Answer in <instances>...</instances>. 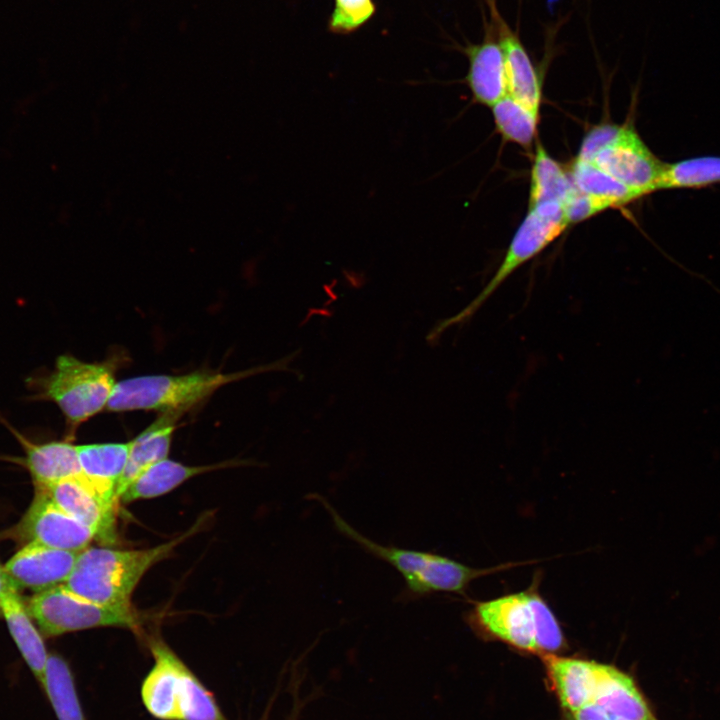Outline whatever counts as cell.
I'll list each match as a JSON object with an SVG mask.
<instances>
[{
  "mask_svg": "<svg viewBox=\"0 0 720 720\" xmlns=\"http://www.w3.org/2000/svg\"><path fill=\"white\" fill-rule=\"evenodd\" d=\"M612 207L614 206L608 200L583 193L576 189L575 186L563 203L564 214L568 225L586 220Z\"/></svg>",
  "mask_w": 720,
  "mask_h": 720,
  "instance_id": "obj_28",
  "label": "cell"
},
{
  "mask_svg": "<svg viewBox=\"0 0 720 720\" xmlns=\"http://www.w3.org/2000/svg\"><path fill=\"white\" fill-rule=\"evenodd\" d=\"M573 188L569 174L538 143L531 169L528 207L549 201L563 204Z\"/></svg>",
  "mask_w": 720,
  "mask_h": 720,
  "instance_id": "obj_22",
  "label": "cell"
},
{
  "mask_svg": "<svg viewBox=\"0 0 720 720\" xmlns=\"http://www.w3.org/2000/svg\"><path fill=\"white\" fill-rule=\"evenodd\" d=\"M42 688L58 720H86L79 702L73 675L67 662L57 654L48 656Z\"/></svg>",
  "mask_w": 720,
  "mask_h": 720,
  "instance_id": "obj_23",
  "label": "cell"
},
{
  "mask_svg": "<svg viewBox=\"0 0 720 720\" xmlns=\"http://www.w3.org/2000/svg\"><path fill=\"white\" fill-rule=\"evenodd\" d=\"M229 465L231 464L188 466L165 458L150 466L131 482L120 495L119 501L130 503L155 498L172 491L191 477Z\"/></svg>",
  "mask_w": 720,
  "mask_h": 720,
  "instance_id": "obj_21",
  "label": "cell"
},
{
  "mask_svg": "<svg viewBox=\"0 0 720 720\" xmlns=\"http://www.w3.org/2000/svg\"><path fill=\"white\" fill-rule=\"evenodd\" d=\"M117 360L86 362L62 354L53 370L41 379L39 397L60 409L74 433L77 427L106 409L116 384Z\"/></svg>",
  "mask_w": 720,
  "mask_h": 720,
  "instance_id": "obj_6",
  "label": "cell"
},
{
  "mask_svg": "<svg viewBox=\"0 0 720 720\" xmlns=\"http://www.w3.org/2000/svg\"><path fill=\"white\" fill-rule=\"evenodd\" d=\"M14 587L8 579L5 570L0 566V612H1V601L4 593L10 588ZM15 588V587H14Z\"/></svg>",
  "mask_w": 720,
  "mask_h": 720,
  "instance_id": "obj_31",
  "label": "cell"
},
{
  "mask_svg": "<svg viewBox=\"0 0 720 720\" xmlns=\"http://www.w3.org/2000/svg\"><path fill=\"white\" fill-rule=\"evenodd\" d=\"M483 21L484 33L479 43L466 41L465 45H456L455 48L468 60L464 82L473 100L491 107L507 95V81L504 55L495 29L484 13Z\"/></svg>",
  "mask_w": 720,
  "mask_h": 720,
  "instance_id": "obj_13",
  "label": "cell"
},
{
  "mask_svg": "<svg viewBox=\"0 0 720 720\" xmlns=\"http://www.w3.org/2000/svg\"><path fill=\"white\" fill-rule=\"evenodd\" d=\"M1 613L23 659L42 685L49 655L16 588L4 593Z\"/></svg>",
  "mask_w": 720,
  "mask_h": 720,
  "instance_id": "obj_20",
  "label": "cell"
},
{
  "mask_svg": "<svg viewBox=\"0 0 720 720\" xmlns=\"http://www.w3.org/2000/svg\"><path fill=\"white\" fill-rule=\"evenodd\" d=\"M567 226L562 203L549 201L529 208L502 262L485 287L463 310L440 321L428 334L427 340L433 343L448 327L468 321L509 276L543 251Z\"/></svg>",
  "mask_w": 720,
  "mask_h": 720,
  "instance_id": "obj_7",
  "label": "cell"
},
{
  "mask_svg": "<svg viewBox=\"0 0 720 720\" xmlns=\"http://www.w3.org/2000/svg\"><path fill=\"white\" fill-rule=\"evenodd\" d=\"M35 488L43 490L59 508L88 527L98 542L110 545L116 541L118 504L106 500L82 473Z\"/></svg>",
  "mask_w": 720,
  "mask_h": 720,
  "instance_id": "obj_11",
  "label": "cell"
},
{
  "mask_svg": "<svg viewBox=\"0 0 720 720\" xmlns=\"http://www.w3.org/2000/svg\"><path fill=\"white\" fill-rule=\"evenodd\" d=\"M25 450L24 464L35 487H45L81 473L77 445L69 440L33 443L7 425Z\"/></svg>",
  "mask_w": 720,
  "mask_h": 720,
  "instance_id": "obj_17",
  "label": "cell"
},
{
  "mask_svg": "<svg viewBox=\"0 0 720 720\" xmlns=\"http://www.w3.org/2000/svg\"><path fill=\"white\" fill-rule=\"evenodd\" d=\"M537 584L522 591L473 602L464 614L465 622L478 636L502 642L518 651L540 657L557 654L565 647L566 640Z\"/></svg>",
  "mask_w": 720,
  "mask_h": 720,
  "instance_id": "obj_1",
  "label": "cell"
},
{
  "mask_svg": "<svg viewBox=\"0 0 720 720\" xmlns=\"http://www.w3.org/2000/svg\"><path fill=\"white\" fill-rule=\"evenodd\" d=\"M294 352L271 364L222 373L197 370L181 375H142L116 382L106 410L110 412L157 411L182 415L229 383L271 370H287Z\"/></svg>",
  "mask_w": 720,
  "mask_h": 720,
  "instance_id": "obj_3",
  "label": "cell"
},
{
  "mask_svg": "<svg viewBox=\"0 0 720 720\" xmlns=\"http://www.w3.org/2000/svg\"><path fill=\"white\" fill-rule=\"evenodd\" d=\"M720 182V157L702 156L665 163L656 191L703 188Z\"/></svg>",
  "mask_w": 720,
  "mask_h": 720,
  "instance_id": "obj_25",
  "label": "cell"
},
{
  "mask_svg": "<svg viewBox=\"0 0 720 720\" xmlns=\"http://www.w3.org/2000/svg\"><path fill=\"white\" fill-rule=\"evenodd\" d=\"M310 498L324 507L341 535L387 562L402 575L405 587L398 596L399 601L419 600L438 592L464 593L474 580L513 565L475 568L429 551L381 545L351 526L322 495L313 493Z\"/></svg>",
  "mask_w": 720,
  "mask_h": 720,
  "instance_id": "obj_2",
  "label": "cell"
},
{
  "mask_svg": "<svg viewBox=\"0 0 720 720\" xmlns=\"http://www.w3.org/2000/svg\"><path fill=\"white\" fill-rule=\"evenodd\" d=\"M375 13L374 0H334L328 30L337 35L351 34L369 22Z\"/></svg>",
  "mask_w": 720,
  "mask_h": 720,
  "instance_id": "obj_27",
  "label": "cell"
},
{
  "mask_svg": "<svg viewBox=\"0 0 720 720\" xmlns=\"http://www.w3.org/2000/svg\"><path fill=\"white\" fill-rule=\"evenodd\" d=\"M193 527L171 541L140 550L87 547L78 553L75 565L63 584L71 592L102 605H129L130 597L146 571L165 559Z\"/></svg>",
  "mask_w": 720,
  "mask_h": 720,
  "instance_id": "obj_4",
  "label": "cell"
},
{
  "mask_svg": "<svg viewBox=\"0 0 720 720\" xmlns=\"http://www.w3.org/2000/svg\"><path fill=\"white\" fill-rule=\"evenodd\" d=\"M618 126L606 123L592 128L583 139L576 159L591 162L596 153L609 142Z\"/></svg>",
  "mask_w": 720,
  "mask_h": 720,
  "instance_id": "obj_29",
  "label": "cell"
},
{
  "mask_svg": "<svg viewBox=\"0 0 720 720\" xmlns=\"http://www.w3.org/2000/svg\"><path fill=\"white\" fill-rule=\"evenodd\" d=\"M78 553L27 543L3 566L17 589L42 592L65 583Z\"/></svg>",
  "mask_w": 720,
  "mask_h": 720,
  "instance_id": "obj_14",
  "label": "cell"
},
{
  "mask_svg": "<svg viewBox=\"0 0 720 720\" xmlns=\"http://www.w3.org/2000/svg\"><path fill=\"white\" fill-rule=\"evenodd\" d=\"M592 704L609 720H658L634 678L611 664L600 663Z\"/></svg>",
  "mask_w": 720,
  "mask_h": 720,
  "instance_id": "obj_16",
  "label": "cell"
},
{
  "mask_svg": "<svg viewBox=\"0 0 720 720\" xmlns=\"http://www.w3.org/2000/svg\"><path fill=\"white\" fill-rule=\"evenodd\" d=\"M498 133L509 142L529 148L537 133L538 114L508 94L491 106Z\"/></svg>",
  "mask_w": 720,
  "mask_h": 720,
  "instance_id": "obj_26",
  "label": "cell"
},
{
  "mask_svg": "<svg viewBox=\"0 0 720 720\" xmlns=\"http://www.w3.org/2000/svg\"><path fill=\"white\" fill-rule=\"evenodd\" d=\"M131 441L77 445L82 475L109 502L119 504L117 487L129 457Z\"/></svg>",
  "mask_w": 720,
  "mask_h": 720,
  "instance_id": "obj_18",
  "label": "cell"
},
{
  "mask_svg": "<svg viewBox=\"0 0 720 720\" xmlns=\"http://www.w3.org/2000/svg\"><path fill=\"white\" fill-rule=\"evenodd\" d=\"M573 720H609L594 704L587 705L571 714Z\"/></svg>",
  "mask_w": 720,
  "mask_h": 720,
  "instance_id": "obj_30",
  "label": "cell"
},
{
  "mask_svg": "<svg viewBox=\"0 0 720 720\" xmlns=\"http://www.w3.org/2000/svg\"><path fill=\"white\" fill-rule=\"evenodd\" d=\"M569 176L576 189L608 200L614 207L644 196L641 191L621 183L591 162L575 159Z\"/></svg>",
  "mask_w": 720,
  "mask_h": 720,
  "instance_id": "obj_24",
  "label": "cell"
},
{
  "mask_svg": "<svg viewBox=\"0 0 720 720\" xmlns=\"http://www.w3.org/2000/svg\"><path fill=\"white\" fill-rule=\"evenodd\" d=\"M591 163L644 195L656 191L665 164L653 154L631 124L619 125Z\"/></svg>",
  "mask_w": 720,
  "mask_h": 720,
  "instance_id": "obj_9",
  "label": "cell"
},
{
  "mask_svg": "<svg viewBox=\"0 0 720 720\" xmlns=\"http://www.w3.org/2000/svg\"><path fill=\"white\" fill-rule=\"evenodd\" d=\"M18 535L27 543L77 553L87 548L94 539L88 527L64 512L38 488L19 523Z\"/></svg>",
  "mask_w": 720,
  "mask_h": 720,
  "instance_id": "obj_10",
  "label": "cell"
},
{
  "mask_svg": "<svg viewBox=\"0 0 720 720\" xmlns=\"http://www.w3.org/2000/svg\"><path fill=\"white\" fill-rule=\"evenodd\" d=\"M154 665L141 685L146 710L160 720H227L214 695L161 639L149 643Z\"/></svg>",
  "mask_w": 720,
  "mask_h": 720,
  "instance_id": "obj_5",
  "label": "cell"
},
{
  "mask_svg": "<svg viewBox=\"0 0 720 720\" xmlns=\"http://www.w3.org/2000/svg\"><path fill=\"white\" fill-rule=\"evenodd\" d=\"M541 659L551 688L564 710L572 714L593 703L600 662L558 653Z\"/></svg>",
  "mask_w": 720,
  "mask_h": 720,
  "instance_id": "obj_15",
  "label": "cell"
},
{
  "mask_svg": "<svg viewBox=\"0 0 720 720\" xmlns=\"http://www.w3.org/2000/svg\"><path fill=\"white\" fill-rule=\"evenodd\" d=\"M30 616L46 637L94 627L137 630L139 616L131 605H102L89 601L63 584L38 592L27 604Z\"/></svg>",
  "mask_w": 720,
  "mask_h": 720,
  "instance_id": "obj_8",
  "label": "cell"
},
{
  "mask_svg": "<svg viewBox=\"0 0 720 720\" xmlns=\"http://www.w3.org/2000/svg\"><path fill=\"white\" fill-rule=\"evenodd\" d=\"M180 416L172 413L160 414L150 426L131 440L127 464L117 487L118 498L146 469L167 458Z\"/></svg>",
  "mask_w": 720,
  "mask_h": 720,
  "instance_id": "obj_19",
  "label": "cell"
},
{
  "mask_svg": "<svg viewBox=\"0 0 720 720\" xmlns=\"http://www.w3.org/2000/svg\"><path fill=\"white\" fill-rule=\"evenodd\" d=\"M504 55L507 94L533 112L539 113L541 80L518 31L502 17L496 0H484Z\"/></svg>",
  "mask_w": 720,
  "mask_h": 720,
  "instance_id": "obj_12",
  "label": "cell"
}]
</instances>
